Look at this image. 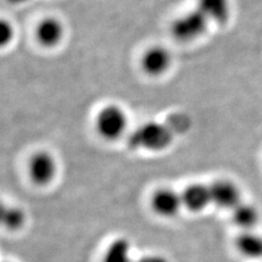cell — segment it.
I'll return each instance as SVG.
<instances>
[{"instance_id": "9c48e42d", "label": "cell", "mask_w": 262, "mask_h": 262, "mask_svg": "<svg viewBox=\"0 0 262 262\" xmlns=\"http://www.w3.org/2000/svg\"><path fill=\"white\" fill-rule=\"evenodd\" d=\"M196 9L213 23L223 26L232 15L231 0H196Z\"/></svg>"}, {"instance_id": "4fadbf2b", "label": "cell", "mask_w": 262, "mask_h": 262, "mask_svg": "<svg viewBox=\"0 0 262 262\" xmlns=\"http://www.w3.org/2000/svg\"><path fill=\"white\" fill-rule=\"evenodd\" d=\"M233 220L238 226L248 229L257 224L259 214L255 207L241 202L238 206L233 209Z\"/></svg>"}, {"instance_id": "8fae6325", "label": "cell", "mask_w": 262, "mask_h": 262, "mask_svg": "<svg viewBox=\"0 0 262 262\" xmlns=\"http://www.w3.org/2000/svg\"><path fill=\"white\" fill-rule=\"evenodd\" d=\"M103 262H134L130 243L126 238H117L112 242L104 253Z\"/></svg>"}, {"instance_id": "3957f363", "label": "cell", "mask_w": 262, "mask_h": 262, "mask_svg": "<svg viewBox=\"0 0 262 262\" xmlns=\"http://www.w3.org/2000/svg\"><path fill=\"white\" fill-rule=\"evenodd\" d=\"M210 21L198 9L177 16L170 26V33L178 42L189 43L200 38L208 30Z\"/></svg>"}, {"instance_id": "2e32d148", "label": "cell", "mask_w": 262, "mask_h": 262, "mask_svg": "<svg viewBox=\"0 0 262 262\" xmlns=\"http://www.w3.org/2000/svg\"><path fill=\"white\" fill-rule=\"evenodd\" d=\"M136 262H168V260L161 255H146Z\"/></svg>"}, {"instance_id": "7a4b0ae2", "label": "cell", "mask_w": 262, "mask_h": 262, "mask_svg": "<svg viewBox=\"0 0 262 262\" xmlns=\"http://www.w3.org/2000/svg\"><path fill=\"white\" fill-rule=\"evenodd\" d=\"M173 141V130L160 122L150 121L141 126L131 138V145L149 151H162Z\"/></svg>"}, {"instance_id": "e0dca14e", "label": "cell", "mask_w": 262, "mask_h": 262, "mask_svg": "<svg viewBox=\"0 0 262 262\" xmlns=\"http://www.w3.org/2000/svg\"><path fill=\"white\" fill-rule=\"evenodd\" d=\"M8 209H9V206L6 204L3 200H0V226H3V224H4V221H5L7 212H8Z\"/></svg>"}, {"instance_id": "ac0fdd59", "label": "cell", "mask_w": 262, "mask_h": 262, "mask_svg": "<svg viewBox=\"0 0 262 262\" xmlns=\"http://www.w3.org/2000/svg\"><path fill=\"white\" fill-rule=\"evenodd\" d=\"M2 262H12V261H2Z\"/></svg>"}, {"instance_id": "6da1fadb", "label": "cell", "mask_w": 262, "mask_h": 262, "mask_svg": "<svg viewBox=\"0 0 262 262\" xmlns=\"http://www.w3.org/2000/svg\"><path fill=\"white\" fill-rule=\"evenodd\" d=\"M127 127V113L117 104H108L104 106L96 115V131L105 140H117L126 133Z\"/></svg>"}, {"instance_id": "5bb4252c", "label": "cell", "mask_w": 262, "mask_h": 262, "mask_svg": "<svg viewBox=\"0 0 262 262\" xmlns=\"http://www.w3.org/2000/svg\"><path fill=\"white\" fill-rule=\"evenodd\" d=\"M27 222V216L24 211L18 207L9 206L6 214L3 227L8 231H18L22 228Z\"/></svg>"}, {"instance_id": "7c38bea8", "label": "cell", "mask_w": 262, "mask_h": 262, "mask_svg": "<svg viewBox=\"0 0 262 262\" xmlns=\"http://www.w3.org/2000/svg\"><path fill=\"white\" fill-rule=\"evenodd\" d=\"M237 248L245 256L250 258H261L262 236L250 232L244 233L237 238Z\"/></svg>"}, {"instance_id": "30bf717a", "label": "cell", "mask_w": 262, "mask_h": 262, "mask_svg": "<svg viewBox=\"0 0 262 262\" xmlns=\"http://www.w3.org/2000/svg\"><path fill=\"white\" fill-rule=\"evenodd\" d=\"M183 206L190 211L198 212L202 211L211 201L210 187L203 185H191L182 194Z\"/></svg>"}, {"instance_id": "277c9868", "label": "cell", "mask_w": 262, "mask_h": 262, "mask_svg": "<svg viewBox=\"0 0 262 262\" xmlns=\"http://www.w3.org/2000/svg\"><path fill=\"white\" fill-rule=\"evenodd\" d=\"M58 170L56 159L47 151H39L33 155L29 163V175L32 182L38 186H46L55 179Z\"/></svg>"}, {"instance_id": "5b68a950", "label": "cell", "mask_w": 262, "mask_h": 262, "mask_svg": "<svg viewBox=\"0 0 262 262\" xmlns=\"http://www.w3.org/2000/svg\"><path fill=\"white\" fill-rule=\"evenodd\" d=\"M173 58L167 48L162 45H154L145 49L141 56V69L146 76L157 78L169 70Z\"/></svg>"}, {"instance_id": "8992f818", "label": "cell", "mask_w": 262, "mask_h": 262, "mask_svg": "<svg viewBox=\"0 0 262 262\" xmlns=\"http://www.w3.org/2000/svg\"><path fill=\"white\" fill-rule=\"evenodd\" d=\"M63 37L64 26L56 16H45L37 23L35 38L42 47L49 49L59 46Z\"/></svg>"}, {"instance_id": "ba28073f", "label": "cell", "mask_w": 262, "mask_h": 262, "mask_svg": "<svg viewBox=\"0 0 262 262\" xmlns=\"http://www.w3.org/2000/svg\"><path fill=\"white\" fill-rule=\"evenodd\" d=\"M152 208L155 213L164 217H170L176 215L183 206L182 195L176 191L163 188L155 191L152 196Z\"/></svg>"}, {"instance_id": "9a60e30c", "label": "cell", "mask_w": 262, "mask_h": 262, "mask_svg": "<svg viewBox=\"0 0 262 262\" xmlns=\"http://www.w3.org/2000/svg\"><path fill=\"white\" fill-rule=\"evenodd\" d=\"M15 37L13 24L5 18H0V49L10 46Z\"/></svg>"}, {"instance_id": "52a82bcc", "label": "cell", "mask_w": 262, "mask_h": 262, "mask_svg": "<svg viewBox=\"0 0 262 262\" xmlns=\"http://www.w3.org/2000/svg\"><path fill=\"white\" fill-rule=\"evenodd\" d=\"M211 201L217 207L234 209L241 203V191L237 186L227 180H219L210 186Z\"/></svg>"}]
</instances>
